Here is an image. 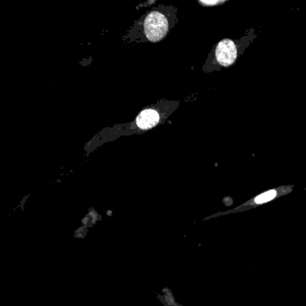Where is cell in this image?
I'll use <instances>...</instances> for the list:
<instances>
[{
    "label": "cell",
    "mask_w": 306,
    "mask_h": 306,
    "mask_svg": "<svg viewBox=\"0 0 306 306\" xmlns=\"http://www.w3.org/2000/svg\"><path fill=\"white\" fill-rule=\"evenodd\" d=\"M143 28L145 37L148 42L158 43L166 36L170 29V22L160 11H151L145 16Z\"/></svg>",
    "instance_id": "6da1fadb"
},
{
    "label": "cell",
    "mask_w": 306,
    "mask_h": 306,
    "mask_svg": "<svg viewBox=\"0 0 306 306\" xmlns=\"http://www.w3.org/2000/svg\"><path fill=\"white\" fill-rule=\"evenodd\" d=\"M215 56L216 61L222 67H230L236 60L237 48L235 43L229 39L222 40L215 47Z\"/></svg>",
    "instance_id": "7a4b0ae2"
},
{
    "label": "cell",
    "mask_w": 306,
    "mask_h": 306,
    "mask_svg": "<svg viewBox=\"0 0 306 306\" xmlns=\"http://www.w3.org/2000/svg\"><path fill=\"white\" fill-rule=\"evenodd\" d=\"M161 113L155 108H148L143 110L141 113L137 116L135 119V125L142 131L148 130L156 127L157 124L161 120Z\"/></svg>",
    "instance_id": "3957f363"
},
{
    "label": "cell",
    "mask_w": 306,
    "mask_h": 306,
    "mask_svg": "<svg viewBox=\"0 0 306 306\" xmlns=\"http://www.w3.org/2000/svg\"><path fill=\"white\" fill-rule=\"evenodd\" d=\"M277 195H278V191L276 189L269 190L265 193L260 194V195L257 196L254 199V203L255 204H263V203H266V202L275 199L277 197Z\"/></svg>",
    "instance_id": "277c9868"
}]
</instances>
